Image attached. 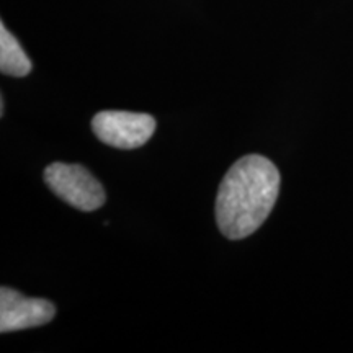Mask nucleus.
Segmentation results:
<instances>
[{"label":"nucleus","mask_w":353,"mask_h":353,"mask_svg":"<svg viewBox=\"0 0 353 353\" xmlns=\"http://www.w3.org/2000/svg\"><path fill=\"white\" fill-rule=\"evenodd\" d=\"M280 172L267 157L250 154L224 175L216 196V223L231 241L249 237L265 223L280 193Z\"/></svg>","instance_id":"obj_1"},{"label":"nucleus","mask_w":353,"mask_h":353,"mask_svg":"<svg viewBox=\"0 0 353 353\" xmlns=\"http://www.w3.org/2000/svg\"><path fill=\"white\" fill-rule=\"evenodd\" d=\"M44 182L69 206L87 213L101 208L107 200L103 185L83 165L52 162L44 169Z\"/></svg>","instance_id":"obj_2"},{"label":"nucleus","mask_w":353,"mask_h":353,"mask_svg":"<svg viewBox=\"0 0 353 353\" xmlns=\"http://www.w3.org/2000/svg\"><path fill=\"white\" fill-rule=\"evenodd\" d=\"M92 130L101 143L131 151L144 145L156 131V120L148 113L105 110L92 120Z\"/></svg>","instance_id":"obj_3"},{"label":"nucleus","mask_w":353,"mask_h":353,"mask_svg":"<svg viewBox=\"0 0 353 353\" xmlns=\"http://www.w3.org/2000/svg\"><path fill=\"white\" fill-rule=\"evenodd\" d=\"M56 316V306L48 299L26 298L20 291L0 290V332L33 329L48 324Z\"/></svg>","instance_id":"obj_4"},{"label":"nucleus","mask_w":353,"mask_h":353,"mask_svg":"<svg viewBox=\"0 0 353 353\" xmlns=\"http://www.w3.org/2000/svg\"><path fill=\"white\" fill-rule=\"evenodd\" d=\"M32 61L26 56L17 38L0 25V70L6 76L25 77L32 72Z\"/></svg>","instance_id":"obj_5"}]
</instances>
